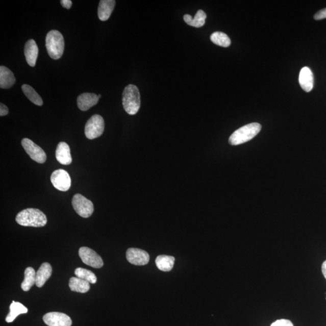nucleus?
I'll list each match as a JSON object with an SVG mask.
<instances>
[{
    "mask_svg": "<svg viewBox=\"0 0 326 326\" xmlns=\"http://www.w3.org/2000/svg\"><path fill=\"white\" fill-rule=\"evenodd\" d=\"M18 224L24 227H42L47 224L45 214L36 209H27L19 212L16 217Z\"/></svg>",
    "mask_w": 326,
    "mask_h": 326,
    "instance_id": "f257e3e1",
    "label": "nucleus"
},
{
    "mask_svg": "<svg viewBox=\"0 0 326 326\" xmlns=\"http://www.w3.org/2000/svg\"><path fill=\"white\" fill-rule=\"evenodd\" d=\"M262 126L258 123H249L239 128L229 138V143L233 146L248 142L261 131Z\"/></svg>",
    "mask_w": 326,
    "mask_h": 326,
    "instance_id": "f03ea898",
    "label": "nucleus"
},
{
    "mask_svg": "<svg viewBox=\"0 0 326 326\" xmlns=\"http://www.w3.org/2000/svg\"><path fill=\"white\" fill-rule=\"evenodd\" d=\"M45 45L48 54L57 60L62 57L64 51V39L60 32L53 30L46 36Z\"/></svg>",
    "mask_w": 326,
    "mask_h": 326,
    "instance_id": "7ed1b4c3",
    "label": "nucleus"
},
{
    "mask_svg": "<svg viewBox=\"0 0 326 326\" xmlns=\"http://www.w3.org/2000/svg\"><path fill=\"white\" fill-rule=\"evenodd\" d=\"M123 106L128 114L135 115L140 108V94L136 85L130 84L124 88L123 92Z\"/></svg>",
    "mask_w": 326,
    "mask_h": 326,
    "instance_id": "20e7f679",
    "label": "nucleus"
},
{
    "mask_svg": "<svg viewBox=\"0 0 326 326\" xmlns=\"http://www.w3.org/2000/svg\"><path fill=\"white\" fill-rule=\"evenodd\" d=\"M104 130L105 121L103 117L100 115H94L87 121L85 125V136L90 140L95 139L102 136Z\"/></svg>",
    "mask_w": 326,
    "mask_h": 326,
    "instance_id": "39448f33",
    "label": "nucleus"
},
{
    "mask_svg": "<svg viewBox=\"0 0 326 326\" xmlns=\"http://www.w3.org/2000/svg\"><path fill=\"white\" fill-rule=\"evenodd\" d=\"M72 206L75 212L84 218L90 217L94 212L93 203L81 194H76L72 197Z\"/></svg>",
    "mask_w": 326,
    "mask_h": 326,
    "instance_id": "423d86ee",
    "label": "nucleus"
},
{
    "mask_svg": "<svg viewBox=\"0 0 326 326\" xmlns=\"http://www.w3.org/2000/svg\"><path fill=\"white\" fill-rule=\"evenodd\" d=\"M21 144L31 159L38 163H44L47 160V156L41 147L38 146L34 141L29 138H23Z\"/></svg>",
    "mask_w": 326,
    "mask_h": 326,
    "instance_id": "0eeeda50",
    "label": "nucleus"
},
{
    "mask_svg": "<svg viewBox=\"0 0 326 326\" xmlns=\"http://www.w3.org/2000/svg\"><path fill=\"white\" fill-rule=\"evenodd\" d=\"M51 182L56 189L62 192L70 189L71 181L70 174L64 169H58L52 173Z\"/></svg>",
    "mask_w": 326,
    "mask_h": 326,
    "instance_id": "6e6552de",
    "label": "nucleus"
},
{
    "mask_svg": "<svg viewBox=\"0 0 326 326\" xmlns=\"http://www.w3.org/2000/svg\"><path fill=\"white\" fill-rule=\"evenodd\" d=\"M79 255L85 264L94 268H101L104 265L103 260L94 250L88 247H81Z\"/></svg>",
    "mask_w": 326,
    "mask_h": 326,
    "instance_id": "1a4fd4ad",
    "label": "nucleus"
},
{
    "mask_svg": "<svg viewBox=\"0 0 326 326\" xmlns=\"http://www.w3.org/2000/svg\"><path fill=\"white\" fill-rule=\"evenodd\" d=\"M43 321L48 326H71V319L61 312H49L43 317Z\"/></svg>",
    "mask_w": 326,
    "mask_h": 326,
    "instance_id": "9d476101",
    "label": "nucleus"
},
{
    "mask_svg": "<svg viewBox=\"0 0 326 326\" xmlns=\"http://www.w3.org/2000/svg\"><path fill=\"white\" fill-rule=\"evenodd\" d=\"M128 261L134 265L143 266L149 261V256L143 249L131 248L127 252Z\"/></svg>",
    "mask_w": 326,
    "mask_h": 326,
    "instance_id": "9b49d317",
    "label": "nucleus"
},
{
    "mask_svg": "<svg viewBox=\"0 0 326 326\" xmlns=\"http://www.w3.org/2000/svg\"><path fill=\"white\" fill-rule=\"evenodd\" d=\"M299 83L303 90L310 92L314 87V74L311 69L308 67L302 69L299 75Z\"/></svg>",
    "mask_w": 326,
    "mask_h": 326,
    "instance_id": "f8f14e48",
    "label": "nucleus"
},
{
    "mask_svg": "<svg viewBox=\"0 0 326 326\" xmlns=\"http://www.w3.org/2000/svg\"><path fill=\"white\" fill-rule=\"evenodd\" d=\"M99 99L98 95L94 93H85L79 95L77 98L78 108L81 111H86L97 104Z\"/></svg>",
    "mask_w": 326,
    "mask_h": 326,
    "instance_id": "ddd939ff",
    "label": "nucleus"
},
{
    "mask_svg": "<svg viewBox=\"0 0 326 326\" xmlns=\"http://www.w3.org/2000/svg\"><path fill=\"white\" fill-rule=\"evenodd\" d=\"M55 156L58 162L63 165H69L72 162L70 148L65 142H60L58 144Z\"/></svg>",
    "mask_w": 326,
    "mask_h": 326,
    "instance_id": "4468645a",
    "label": "nucleus"
},
{
    "mask_svg": "<svg viewBox=\"0 0 326 326\" xmlns=\"http://www.w3.org/2000/svg\"><path fill=\"white\" fill-rule=\"evenodd\" d=\"M38 47L34 39H30L26 42L24 47V55L28 64L35 67L38 56Z\"/></svg>",
    "mask_w": 326,
    "mask_h": 326,
    "instance_id": "2eb2a0df",
    "label": "nucleus"
},
{
    "mask_svg": "<svg viewBox=\"0 0 326 326\" xmlns=\"http://www.w3.org/2000/svg\"><path fill=\"white\" fill-rule=\"evenodd\" d=\"M115 5L114 0H101L98 8V18L102 21L108 20L114 11Z\"/></svg>",
    "mask_w": 326,
    "mask_h": 326,
    "instance_id": "dca6fc26",
    "label": "nucleus"
},
{
    "mask_svg": "<svg viewBox=\"0 0 326 326\" xmlns=\"http://www.w3.org/2000/svg\"><path fill=\"white\" fill-rule=\"evenodd\" d=\"M52 274V268L48 263H42L40 268L36 272V285L38 288H41L45 282L51 278Z\"/></svg>",
    "mask_w": 326,
    "mask_h": 326,
    "instance_id": "f3484780",
    "label": "nucleus"
},
{
    "mask_svg": "<svg viewBox=\"0 0 326 326\" xmlns=\"http://www.w3.org/2000/svg\"><path fill=\"white\" fill-rule=\"evenodd\" d=\"M16 82L14 73L7 67H0V87L8 89L12 87Z\"/></svg>",
    "mask_w": 326,
    "mask_h": 326,
    "instance_id": "a211bd4d",
    "label": "nucleus"
},
{
    "mask_svg": "<svg viewBox=\"0 0 326 326\" xmlns=\"http://www.w3.org/2000/svg\"><path fill=\"white\" fill-rule=\"evenodd\" d=\"M206 18V13L203 10H199L196 12L195 17L193 18L192 16L186 14L184 16V20L186 24L192 26V27L199 28L205 24Z\"/></svg>",
    "mask_w": 326,
    "mask_h": 326,
    "instance_id": "6ab92c4d",
    "label": "nucleus"
},
{
    "mask_svg": "<svg viewBox=\"0 0 326 326\" xmlns=\"http://www.w3.org/2000/svg\"><path fill=\"white\" fill-rule=\"evenodd\" d=\"M10 312L7 317H6V321L7 322H12L15 320V319L18 315L22 314H26L28 312V309L24 305L19 302L13 301L9 307Z\"/></svg>",
    "mask_w": 326,
    "mask_h": 326,
    "instance_id": "aec40b11",
    "label": "nucleus"
},
{
    "mask_svg": "<svg viewBox=\"0 0 326 326\" xmlns=\"http://www.w3.org/2000/svg\"><path fill=\"white\" fill-rule=\"evenodd\" d=\"M69 287L72 291L86 293L90 290V283L77 277V278H71L70 279Z\"/></svg>",
    "mask_w": 326,
    "mask_h": 326,
    "instance_id": "412c9836",
    "label": "nucleus"
},
{
    "mask_svg": "<svg viewBox=\"0 0 326 326\" xmlns=\"http://www.w3.org/2000/svg\"><path fill=\"white\" fill-rule=\"evenodd\" d=\"M174 261L172 256L160 255L157 257L156 263L157 268L161 271L167 272L172 269Z\"/></svg>",
    "mask_w": 326,
    "mask_h": 326,
    "instance_id": "4be33fe9",
    "label": "nucleus"
},
{
    "mask_svg": "<svg viewBox=\"0 0 326 326\" xmlns=\"http://www.w3.org/2000/svg\"><path fill=\"white\" fill-rule=\"evenodd\" d=\"M36 273L35 269L32 267L26 269L24 272V280L21 283V288L24 291H29L30 289L36 284Z\"/></svg>",
    "mask_w": 326,
    "mask_h": 326,
    "instance_id": "5701e85b",
    "label": "nucleus"
},
{
    "mask_svg": "<svg viewBox=\"0 0 326 326\" xmlns=\"http://www.w3.org/2000/svg\"><path fill=\"white\" fill-rule=\"evenodd\" d=\"M23 93L25 94L32 103L38 105V106H42L43 105V101L40 95H39L36 91L31 86L27 84H24L21 87Z\"/></svg>",
    "mask_w": 326,
    "mask_h": 326,
    "instance_id": "b1692460",
    "label": "nucleus"
},
{
    "mask_svg": "<svg viewBox=\"0 0 326 326\" xmlns=\"http://www.w3.org/2000/svg\"><path fill=\"white\" fill-rule=\"evenodd\" d=\"M210 39L214 44L223 47H228L231 44V40L228 35L221 32H215L210 36Z\"/></svg>",
    "mask_w": 326,
    "mask_h": 326,
    "instance_id": "393cba45",
    "label": "nucleus"
},
{
    "mask_svg": "<svg viewBox=\"0 0 326 326\" xmlns=\"http://www.w3.org/2000/svg\"><path fill=\"white\" fill-rule=\"evenodd\" d=\"M74 274L77 278L84 280L91 284H95L97 282L96 276L90 270L78 268L75 269Z\"/></svg>",
    "mask_w": 326,
    "mask_h": 326,
    "instance_id": "a878e982",
    "label": "nucleus"
},
{
    "mask_svg": "<svg viewBox=\"0 0 326 326\" xmlns=\"http://www.w3.org/2000/svg\"><path fill=\"white\" fill-rule=\"evenodd\" d=\"M271 326H294V325L288 319H282L273 322Z\"/></svg>",
    "mask_w": 326,
    "mask_h": 326,
    "instance_id": "bb28decb",
    "label": "nucleus"
},
{
    "mask_svg": "<svg viewBox=\"0 0 326 326\" xmlns=\"http://www.w3.org/2000/svg\"><path fill=\"white\" fill-rule=\"evenodd\" d=\"M326 18V8L318 11L317 14L314 15L315 20H321V19Z\"/></svg>",
    "mask_w": 326,
    "mask_h": 326,
    "instance_id": "cd10ccee",
    "label": "nucleus"
},
{
    "mask_svg": "<svg viewBox=\"0 0 326 326\" xmlns=\"http://www.w3.org/2000/svg\"><path fill=\"white\" fill-rule=\"evenodd\" d=\"M9 113L8 108L5 105L0 104V116L2 117L5 116Z\"/></svg>",
    "mask_w": 326,
    "mask_h": 326,
    "instance_id": "c85d7f7f",
    "label": "nucleus"
},
{
    "mask_svg": "<svg viewBox=\"0 0 326 326\" xmlns=\"http://www.w3.org/2000/svg\"><path fill=\"white\" fill-rule=\"evenodd\" d=\"M61 4L64 8L69 9L71 7L72 2L71 0H61Z\"/></svg>",
    "mask_w": 326,
    "mask_h": 326,
    "instance_id": "c756f323",
    "label": "nucleus"
},
{
    "mask_svg": "<svg viewBox=\"0 0 326 326\" xmlns=\"http://www.w3.org/2000/svg\"><path fill=\"white\" fill-rule=\"evenodd\" d=\"M321 269L322 274H323L324 278L326 279V261L322 263Z\"/></svg>",
    "mask_w": 326,
    "mask_h": 326,
    "instance_id": "7c9ffc66",
    "label": "nucleus"
},
{
    "mask_svg": "<svg viewBox=\"0 0 326 326\" xmlns=\"http://www.w3.org/2000/svg\"><path fill=\"white\" fill-rule=\"evenodd\" d=\"M98 98H101V94L98 95Z\"/></svg>",
    "mask_w": 326,
    "mask_h": 326,
    "instance_id": "2f4dec72",
    "label": "nucleus"
}]
</instances>
